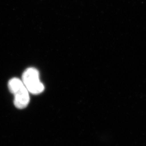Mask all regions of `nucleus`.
I'll list each match as a JSON object with an SVG mask.
<instances>
[{
  "label": "nucleus",
  "instance_id": "f257e3e1",
  "mask_svg": "<svg viewBox=\"0 0 146 146\" xmlns=\"http://www.w3.org/2000/svg\"><path fill=\"white\" fill-rule=\"evenodd\" d=\"M8 88L14 96V104L19 109L26 108L29 103V92L22 80L13 78L8 82Z\"/></svg>",
  "mask_w": 146,
  "mask_h": 146
},
{
  "label": "nucleus",
  "instance_id": "f03ea898",
  "mask_svg": "<svg viewBox=\"0 0 146 146\" xmlns=\"http://www.w3.org/2000/svg\"><path fill=\"white\" fill-rule=\"evenodd\" d=\"M22 81L29 93L40 94L44 89V86L40 79L39 72L35 68L27 69L22 75Z\"/></svg>",
  "mask_w": 146,
  "mask_h": 146
}]
</instances>
